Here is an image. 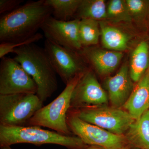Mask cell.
Listing matches in <instances>:
<instances>
[{
	"label": "cell",
	"instance_id": "cell-22",
	"mask_svg": "<svg viewBox=\"0 0 149 149\" xmlns=\"http://www.w3.org/2000/svg\"><path fill=\"white\" fill-rule=\"evenodd\" d=\"M125 3L132 19L141 21L147 18L149 9V1L126 0Z\"/></svg>",
	"mask_w": 149,
	"mask_h": 149
},
{
	"label": "cell",
	"instance_id": "cell-19",
	"mask_svg": "<svg viewBox=\"0 0 149 149\" xmlns=\"http://www.w3.org/2000/svg\"><path fill=\"white\" fill-rule=\"evenodd\" d=\"M82 0H45L50 8L54 18L61 21H69L76 15Z\"/></svg>",
	"mask_w": 149,
	"mask_h": 149
},
{
	"label": "cell",
	"instance_id": "cell-17",
	"mask_svg": "<svg viewBox=\"0 0 149 149\" xmlns=\"http://www.w3.org/2000/svg\"><path fill=\"white\" fill-rule=\"evenodd\" d=\"M99 23L102 42L104 47L120 52L128 49L129 38L127 34L116 27Z\"/></svg>",
	"mask_w": 149,
	"mask_h": 149
},
{
	"label": "cell",
	"instance_id": "cell-2",
	"mask_svg": "<svg viewBox=\"0 0 149 149\" xmlns=\"http://www.w3.org/2000/svg\"><path fill=\"white\" fill-rule=\"evenodd\" d=\"M14 58L20 63L35 81L36 95L43 102L52 95L58 88L56 74L44 48L34 44L17 48Z\"/></svg>",
	"mask_w": 149,
	"mask_h": 149
},
{
	"label": "cell",
	"instance_id": "cell-21",
	"mask_svg": "<svg viewBox=\"0 0 149 149\" xmlns=\"http://www.w3.org/2000/svg\"><path fill=\"white\" fill-rule=\"evenodd\" d=\"M107 19L115 22H129L133 19L123 0H111L107 7Z\"/></svg>",
	"mask_w": 149,
	"mask_h": 149
},
{
	"label": "cell",
	"instance_id": "cell-15",
	"mask_svg": "<svg viewBox=\"0 0 149 149\" xmlns=\"http://www.w3.org/2000/svg\"><path fill=\"white\" fill-rule=\"evenodd\" d=\"M125 136L127 143L140 149H149V109L135 120Z\"/></svg>",
	"mask_w": 149,
	"mask_h": 149
},
{
	"label": "cell",
	"instance_id": "cell-27",
	"mask_svg": "<svg viewBox=\"0 0 149 149\" xmlns=\"http://www.w3.org/2000/svg\"><path fill=\"white\" fill-rule=\"evenodd\" d=\"M121 149H132L130 148H128V147L125 146L124 147H123V148H121Z\"/></svg>",
	"mask_w": 149,
	"mask_h": 149
},
{
	"label": "cell",
	"instance_id": "cell-3",
	"mask_svg": "<svg viewBox=\"0 0 149 149\" xmlns=\"http://www.w3.org/2000/svg\"><path fill=\"white\" fill-rule=\"evenodd\" d=\"M19 143L59 145L68 149H87L89 146L77 136L61 135L40 126H12L0 125V147H10Z\"/></svg>",
	"mask_w": 149,
	"mask_h": 149
},
{
	"label": "cell",
	"instance_id": "cell-9",
	"mask_svg": "<svg viewBox=\"0 0 149 149\" xmlns=\"http://www.w3.org/2000/svg\"><path fill=\"white\" fill-rule=\"evenodd\" d=\"M108 100L95 74L88 70L73 90L69 110L102 106L107 103Z\"/></svg>",
	"mask_w": 149,
	"mask_h": 149
},
{
	"label": "cell",
	"instance_id": "cell-8",
	"mask_svg": "<svg viewBox=\"0 0 149 149\" xmlns=\"http://www.w3.org/2000/svg\"><path fill=\"white\" fill-rule=\"evenodd\" d=\"M0 63V95L37 94L35 81L14 58L4 57Z\"/></svg>",
	"mask_w": 149,
	"mask_h": 149
},
{
	"label": "cell",
	"instance_id": "cell-23",
	"mask_svg": "<svg viewBox=\"0 0 149 149\" xmlns=\"http://www.w3.org/2000/svg\"><path fill=\"white\" fill-rule=\"evenodd\" d=\"M43 38L41 33H37L26 40L12 42H3L0 44V58H2L8 54L13 53L15 50L27 45L34 44Z\"/></svg>",
	"mask_w": 149,
	"mask_h": 149
},
{
	"label": "cell",
	"instance_id": "cell-18",
	"mask_svg": "<svg viewBox=\"0 0 149 149\" xmlns=\"http://www.w3.org/2000/svg\"><path fill=\"white\" fill-rule=\"evenodd\" d=\"M75 15L77 18L103 20L107 19V8L104 0H82Z\"/></svg>",
	"mask_w": 149,
	"mask_h": 149
},
{
	"label": "cell",
	"instance_id": "cell-4",
	"mask_svg": "<svg viewBox=\"0 0 149 149\" xmlns=\"http://www.w3.org/2000/svg\"><path fill=\"white\" fill-rule=\"evenodd\" d=\"M85 72L78 74L65 85L64 90L55 99L35 113L27 126L46 127L61 135L72 136L67 123V114L73 90Z\"/></svg>",
	"mask_w": 149,
	"mask_h": 149
},
{
	"label": "cell",
	"instance_id": "cell-12",
	"mask_svg": "<svg viewBox=\"0 0 149 149\" xmlns=\"http://www.w3.org/2000/svg\"><path fill=\"white\" fill-rule=\"evenodd\" d=\"M105 85L112 106L118 108L123 107L134 89L128 66L124 65L115 75L108 77Z\"/></svg>",
	"mask_w": 149,
	"mask_h": 149
},
{
	"label": "cell",
	"instance_id": "cell-25",
	"mask_svg": "<svg viewBox=\"0 0 149 149\" xmlns=\"http://www.w3.org/2000/svg\"><path fill=\"white\" fill-rule=\"evenodd\" d=\"M1 149H12L10 147H3L1 148ZM87 149H103L100 147L95 146H90Z\"/></svg>",
	"mask_w": 149,
	"mask_h": 149
},
{
	"label": "cell",
	"instance_id": "cell-6",
	"mask_svg": "<svg viewBox=\"0 0 149 149\" xmlns=\"http://www.w3.org/2000/svg\"><path fill=\"white\" fill-rule=\"evenodd\" d=\"M84 121L114 134L123 135L135 119L125 110L102 106L69 110Z\"/></svg>",
	"mask_w": 149,
	"mask_h": 149
},
{
	"label": "cell",
	"instance_id": "cell-13",
	"mask_svg": "<svg viewBox=\"0 0 149 149\" xmlns=\"http://www.w3.org/2000/svg\"><path fill=\"white\" fill-rule=\"evenodd\" d=\"M135 120L149 109V70L148 69L133 89L123 107Z\"/></svg>",
	"mask_w": 149,
	"mask_h": 149
},
{
	"label": "cell",
	"instance_id": "cell-11",
	"mask_svg": "<svg viewBox=\"0 0 149 149\" xmlns=\"http://www.w3.org/2000/svg\"><path fill=\"white\" fill-rule=\"evenodd\" d=\"M80 21L78 19L61 21L51 16L45 22L41 29L46 39L73 50H80L83 47L79 39Z\"/></svg>",
	"mask_w": 149,
	"mask_h": 149
},
{
	"label": "cell",
	"instance_id": "cell-7",
	"mask_svg": "<svg viewBox=\"0 0 149 149\" xmlns=\"http://www.w3.org/2000/svg\"><path fill=\"white\" fill-rule=\"evenodd\" d=\"M66 122L71 133L88 146L103 149H121L127 143L124 135H118L84 121L68 110Z\"/></svg>",
	"mask_w": 149,
	"mask_h": 149
},
{
	"label": "cell",
	"instance_id": "cell-28",
	"mask_svg": "<svg viewBox=\"0 0 149 149\" xmlns=\"http://www.w3.org/2000/svg\"><path fill=\"white\" fill-rule=\"evenodd\" d=\"M148 69H149V68H148Z\"/></svg>",
	"mask_w": 149,
	"mask_h": 149
},
{
	"label": "cell",
	"instance_id": "cell-14",
	"mask_svg": "<svg viewBox=\"0 0 149 149\" xmlns=\"http://www.w3.org/2000/svg\"><path fill=\"white\" fill-rule=\"evenodd\" d=\"M83 54L97 72L102 75L113 72L120 63L123 56L121 52L93 48H85Z\"/></svg>",
	"mask_w": 149,
	"mask_h": 149
},
{
	"label": "cell",
	"instance_id": "cell-10",
	"mask_svg": "<svg viewBox=\"0 0 149 149\" xmlns=\"http://www.w3.org/2000/svg\"><path fill=\"white\" fill-rule=\"evenodd\" d=\"M45 49L56 73L65 85L78 74L85 72L74 50L46 39Z\"/></svg>",
	"mask_w": 149,
	"mask_h": 149
},
{
	"label": "cell",
	"instance_id": "cell-26",
	"mask_svg": "<svg viewBox=\"0 0 149 149\" xmlns=\"http://www.w3.org/2000/svg\"><path fill=\"white\" fill-rule=\"evenodd\" d=\"M147 18H148V27L149 29V9L148 11V16H147Z\"/></svg>",
	"mask_w": 149,
	"mask_h": 149
},
{
	"label": "cell",
	"instance_id": "cell-16",
	"mask_svg": "<svg viewBox=\"0 0 149 149\" xmlns=\"http://www.w3.org/2000/svg\"><path fill=\"white\" fill-rule=\"evenodd\" d=\"M149 67V45L143 41L133 51L130 60V77L132 81L138 82Z\"/></svg>",
	"mask_w": 149,
	"mask_h": 149
},
{
	"label": "cell",
	"instance_id": "cell-24",
	"mask_svg": "<svg viewBox=\"0 0 149 149\" xmlns=\"http://www.w3.org/2000/svg\"><path fill=\"white\" fill-rule=\"evenodd\" d=\"M22 0H1L0 14H6L18 8Z\"/></svg>",
	"mask_w": 149,
	"mask_h": 149
},
{
	"label": "cell",
	"instance_id": "cell-20",
	"mask_svg": "<svg viewBox=\"0 0 149 149\" xmlns=\"http://www.w3.org/2000/svg\"><path fill=\"white\" fill-rule=\"evenodd\" d=\"M98 21L89 19H80L79 36L82 47H88L97 45L101 35Z\"/></svg>",
	"mask_w": 149,
	"mask_h": 149
},
{
	"label": "cell",
	"instance_id": "cell-5",
	"mask_svg": "<svg viewBox=\"0 0 149 149\" xmlns=\"http://www.w3.org/2000/svg\"><path fill=\"white\" fill-rule=\"evenodd\" d=\"M36 94L0 95V125L26 126L43 107Z\"/></svg>",
	"mask_w": 149,
	"mask_h": 149
},
{
	"label": "cell",
	"instance_id": "cell-1",
	"mask_svg": "<svg viewBox=\"0 0 149 149\" xmlns=\"http://www.w3.org/2000/svg\"><path fill=\"white\" fill-rule=\"evenodd\" d=\"M52 10L45 0L34 1L6 14L0 19V42H12L26 40L37 34Z\"/></svg>",
	"mask_w": 149,
	"mask_h": 149
}]
</instances>
